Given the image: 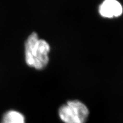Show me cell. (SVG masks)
Segmentation results:
<instances>
[{
  "label": "cell",
  "mask_w": 123,
  "mask_h": 123,
  "mask_svg": "<svg viewBox=\"0 0 123 123\" xmlns=\"http://www.w3.org/2000/svg\"><path fill=\"white\" fill-rule=\"evenodd\" d=\"M58 115L64 123H86L89 115V110L87 106L79 100H70L59 108Z\"/></svg>",
  "instance_id": "cell-2"
},
{
  "label": "cell",
  "mask_w": 123,
  "mask_h": 123,
  "mask_svg": "<svg viewBox=\"0 0 123 123\" xmlns=\"http://www.w3.org/2000/svg\"><path fill=\"white\" fill-rule=\"evenodd\" d=\"M123 12V6L117 0H104L99 7V13L104 18L118 17Z\"/></svg>",
  "instance_id": "cell-3"
},
{
  "label": "cell",
  "mask_w": 123,
  "mask_h": 123,
  "mask_svg": "<svg viewBox=\"0 0 123 123\" xmlns=\"http://www.w3.org/2000/svg\"><path fill=\"white\" fill-rule=\"evenodd\" d=\"M1 123H26V119L20 111L9 110L3 114Z\"/></svg>",
  "instance_id": "cell-4"
},
{
  "label": "cell",
  "mask_w": 123,
  "mask_h": 123,
  "mask_svg": "<svg viewBox=\"0 0 123 123\" xmlns=\"http://www.w3.org/2000/svg\"><path fill=\"white\" fill-rule=\"evenodd\" d=\"M50 50V46L47 41L40 38L37 33L32 32L25 42L26 64L36 70H43L49 63Z\"/></svg>",
  "instance_id": "cell-1"
}]
</instances>
